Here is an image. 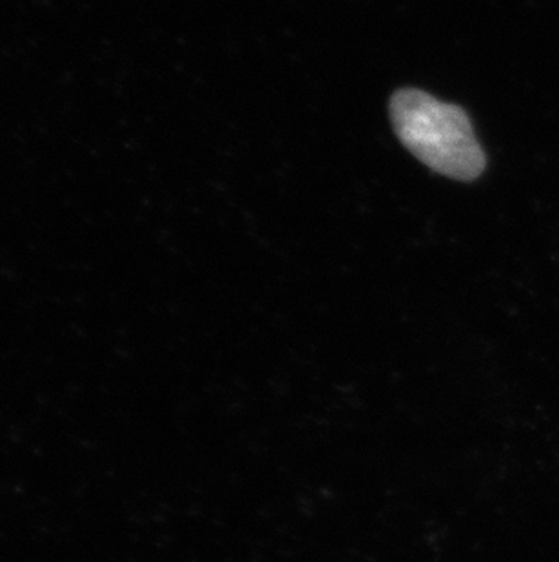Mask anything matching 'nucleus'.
I'll return each instance as SVG.
<instances>
[{"mask_svg": "<svg viewBox=\"0 0 559 562\" xmlns=\"http://www.w3.org/2000/svg\"><path fill=\"white\" fill-rule=\"evenodd\" d=\"M396 135L431 170L456 181H475L486 170L467 113L420 90H400L391 101Z\"/></svg>", "mask_w": 559, "mask_h": 562, "instance_id": "f257e3e1", "label": "nucleus"}]
</instances>
